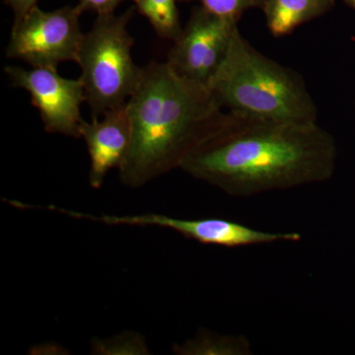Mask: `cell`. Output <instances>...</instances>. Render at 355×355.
Listing matches in <instances>:
<instances>
[{
  "label": "cell",
  "mask_w": 355,
  "mask_h": 355,
  "mask_svg": "<svg viewBox=\"0 0 355 355\" xmlns=\"http://www.w3.org/2000/svg\"><path fill=\"white\" fill-rule=\"evenodd\" d=\"M333 137L317 123L253 120L228 113L181 170L229 196L250 198L323 183L335 171Z\"/></svg>",
  "instance_id": "cell-1"
},
{
  "label": "cell",
  "mask_w": 355,
  "mask_h": 355,
  "mask_svg": "<svg viewBox=\"0 0 355 355\" xmlns=\"http://www.w3.org/2000/svg\"><path fill=\"white\" fill-rule=\"evenodd\" d=\"M127 107L132 141L119 171L130 188L181 169L227 116L209 87L179 76L167 62L144 67Z\"/></svg>",
  "instance_id": "cell-2"
},
{
  "label": "cell",
  "mask_w": 355,
  "mask_h": 355,
  "mask_svg": "<svg viewBox=\"0 0 355 355\" xmlns=\"http://www.w3.org/2000/svg\"><path fill=\"white\" fill-rule=\"evenodd\" d=\"M224 111L253 120L317 123L318 111L304 79L254 48L239 29L209 84Z\"/></svg>",
  "instance_id": "cell-3"
},
{
  "label": "cell",
  "mask_w": 355,
  "mask_h": 355,
  "mask_svg": "<svg viewBox=\"0 0 355 355\" xmlns=\"http://www.w3.org/2000/svg\"><path fill=\"white\" fill-rule=\"evenodd\" d=\"M135 9L120 15H98L84 35L77 64L92 119L127 104L139 86L144 67L133 62L135 40L128 30Z\"/></svg>",
  "instance_id": "cell-4"
},
{
  "label": "cell",
  "mask_w": 355,
  "mask_h": 355,
  "mask_svg": "<svg viewBox=\"0 0 355 355\" xmlns=\"http://www.w3.org/2000/svg\"><path fill=\"white\" fill-rule=\"evenodd\" d=\"M83 12L78 4L51 11L34 7L13 23L6 58L36 69H58L62 62H77L85 35L79 24Z\"/></svg>",
  "instance_id": "cell-5"
},
{
  "label": "cell",
  "mask_w": 355,
  "mask_h": 355,
  "mask_svg": "<svg viewBox=\"0 0 355 355\" xmlns=\"http://www.w3.org/2000/svg\"><path fill=\"white\" fill-rule=\"evenodd\" d=\"M238 29L237 21L195 7L179 38L173 42L166 62L179 76L207 87Z\"/></svg>",
  "instance_id": "cell-6"
},
{
  "label": "cell",
  "mask_w": 355,
  "mask_h": 355,
  "mask_svg": "<svg viewBox=\"0 0 355 355\" xmlns=\"http://www.w3.org/2000/svg\"><path fill=\"white\" fill-rule=\"evenodd\" d=\"M4 71L13 87L23 89L30 95L46 132L80 137L84 123L80 108L86 102L80 78H64L58 69L36 67H6Z\"/></svg>",
  "instance_id": "cell-7"
},
{
  "label": "cell",
  "mask_w": 355,
  "mask_h": 355,
  "mask_svg": "<svg viewBox=\"0 0 355 355\" xmlns=\"http://www.w3.org/2000/svg\"><path fill=\"white\" fill-rule=\"evenodd\" d=\"M84 219L102 222L108 225L139 226L169 229L187 239L226 248L254 246L279 242H298L299 233H272L257 230L244 224L221 218H176L164 214H144L137 216H91L83 214Z\"/></svg>",
  "instance_id": "cell-8"
},
{
  "label": "cell",
  "mask_w": 355,
  "mask_h": 355,
  "mask_svg": "<svg viewBox=\"0 0 355 355\" xmlns=\"http://www.w3.org/2000/svg\"><path fill=\"white\" fill-rule=\"evenodd\" d=\"M102 118L84 121L80 132L90 157L89 183L94 189L101 188L112 169L121 167L132 141L127 104L110 110Z\"/></svg>",
  "instance_id": "cell-9"
},
{
  "label": "cell",
  "mask_w": 355,
  "mask_h": 355,
  "mask_svg": "<svg viewBox=\"0 0 355 355\" xmlns=\"http://www.w3.org/2000/svg\"><path fill=\"white\" fill-rule=\"evenodd\" d=\"M335 4L336 0H265L261 10L270 34L284 37L330 12Z\"/></svg>",
  "instance_id": "cell-10"
},
{
  "label": "cell",
  "mask_w": 355,
  "mask_h": 355,
  "mask_svg": "<svg viewBox=\"0 0 355 355\" xmlns=\"http://www.w3.org/2000/svg\"><path fill=\"white\" fill-rule=\"evenodd\" d=\"M173 352L178 355H249L251 345L245 336L218 335L200 330L193 338L174 345Z\"/></svg>",
  "instance_id": "cell-11"
},
{
  "label": "cell",
  "mask_w": 355,
  "mask_h": 355,
  "mask_svg": "<svg viewBox=\"0 0 355 355\" xmlns=\"http://www.w3.org/2000/svg\"><path fill=\"white\" fill-rule=\"evenodd\" d=\"M179 0H132L137 12L141 14L160 38L175 42L183 27L177 2Z\"/></svg>",
  "instance_id": "cell-12"
},
{
  "label": "cell",
  "mask_w": 355,
  "mask_h": 355,
  "mask_svg": "<svg viewBox=\"0 0 355 355\" xmlns=\"http://www.w3.org/2000/svg\"><path fill=\"white\" fill-rule=\"evenodd\" d=\"M91 354L99 355L149 354L146 338L135 331H123L108 338H94L91 343Z\"/></svg>",
  "instance_id": "cell-13"
},
{
  "label": "cell",
  "mask_w": 355,
  "mask_h": 355,
  "mask_svg": "<svg viewBox=\"0 0 355 355\" xmlns=\"http://www.w3.org/2000/svg\"><path fill=\"white\" fill-rule=\"evenodd\" d=\"M179 1L200 2V6L210 12L238 22L246 11L254 8H263L265 0H179Z\"/></svg>",
  "instance_id": "cell-14"
},
{
  "label": "cell",
  "mask_w": 355,
  "mask_h": 355,
  "mask_svg": "<svg viewBox=\"0 0 355 355\" xmlns=\"http://www.w3.org/2000/svg\"><path fill=\"white\" fill-rule=\"evenodd\" d=\"M123 1L127 0H79L78 6L85 11H92L97 15H109L114 14V10Z\"/></svg>",
  "instance_id": "cell-15"
},
{
  "label": "cell",
  "mask_w": 355,
  "mask_h": 355,
  "mask_svg": "<svg viewBox=\"0 0 355 355\" xmlns=\"http://www.w3.org/2000/svg\"><path fill=\"white\" fill-rule=\"evenodd\" d=\"M39 0H4L14 14V22L22 19L34 7L38 6Z\"/></svg>",
  "instance_id": "cell-16"
},
{
  "label": "cell",
  "mask_w": 355,
  "mask_h": 355,
  "mask_svg": "<svg viewBox=\"0 0 355 355\" xmlns=\"http://www.w3.org/2000/svg\"><path fill=\"white\" fill-rule=\"evenodd\" d=\"M342 1L352 7V8L355 9V0H342Z\"/></svg>",
  "instance_id": "cell-17"
}]
</instances>
